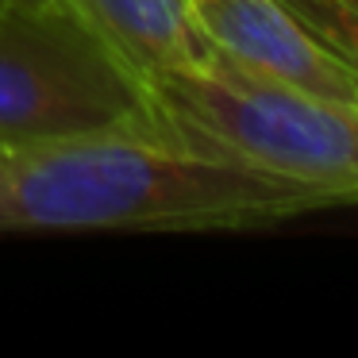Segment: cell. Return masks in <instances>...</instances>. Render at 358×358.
<instances>
[{
	"label": "cell",
	"mask_w": 358,
	"mask_h": 358,
	"mask_svg": "<svg viewBox=\"0 0 358 358\" xmlns=\"http://www.w3.org/2000/svg\"><path fill=\"white\" fill-rule=\"evenodd\" d=\"M331 208L320 193L212 162L147 127H104L0 155V231H224Z\"/></svg>",
	"instance_id": "cell-1"
},
{
	"label": "cell",
	"mask_w": 358,
	"mask_h": 358,
	"mask_svg": "<svg viewBox=\"0 0 358 358\" xmlns=\"http://www.w3.org/2000/svg\"><path fill=\"white\" fill-rule=\"evenodd\" d=\"M147 116L135 127L212 162L293 181L327 204H358V116L350 104L301 93L231 62L212 47L204 62L143 73Z\"/></svg>",
	"instance_id": "cell-2"
},
{
	"label": "cell",
	"mask_w": 358,
	"mask_h": 358,
	"mask_svg": "<svg viewBox=\"0 0 358 358\" xmlns=\"http://www.w3.org/2000/svg\"><path fill=\"white\" fill-rule=\"evenodd\" d=\"M147 116L143 70L70 0L0 4V150Z\"/></svg>",
	"instance_id": "cell-3"
},
{
	"label": "cell",
	"mask_w": 358,
	"mask_h": 358,
	"mask_svg": "<svg viewBox=\"0 0 358 358\" xmlns=\"http://www.w3.org/2000/svg\"><path fill=\"white\" fill-rule=\"evenodd\" d=\"M201 35L247 70L335 104H358V70L347 66L285 0H189Z\"/></svg>",
	"instance_id": "cell-4"
},
{
	"label": "cell",
	"mask_w": 358,
	"mask_h": 358,
	"mask_svg": "<svg viewBox=\"0 0 358 358\" xmlns=\"http://www.w3.org/2000/svg\"><path fill=\"white\" fill-rule=\"evenodd\" d=\"M101 27L143 73L162 66H193L212 55V43L193 24L189 0H70Z\"/></svg>",
	"instance_id": "cell-5"
},
{
	"label": "cell",
	"mask_w": 358,
	"mask_h": 358,
	"mask_svg": "<svg viewBox=\"0 0 358 358\" xmlns=\"http://www.w3.org/2000/svg\"><path fill=\"white\" fill-rule=\"evenodd\" d=\"M347 66L358 70V0H285Z\"/></svg>",
	"instance_id": "cell-6"
},
{
	"label": "cell",
	"mask_w": 358,
	"mask_h": 358,
	"mask_svg": "<svg viewBox=\"0 0 358 358\" xmlns=\"http://www.w3.org/2000/svg\"><path fill=\"white\" fill-rule=\"evenodd\" d=\"M350 108H355V116H358V104H350Z\"/></svg>",
	"instance_id": "cell-7"
},
{
	"label": "cell",
	"mask_w": 358,
	"mask_h": 358,
	"mask_svg": "<svg viewBox=\"0 0 358 358\" xmlns=\"http://www.w3.org/2000/svg\"><path fill=\"white\" fill-rule=\"evenodd\" d=\"M0 4H12V0H0Z\"/></svg>",
	"instance_id": "cell-8"
},
{
	"label": "cell",
	"mask_w": 358,
	"mask_h": 358,
	"mask_svg": "<svg viewBox=\"0 0 358 358\" xmlns=\"http://www.w3.org/2000/svg\"><path fill=\"white\" fill-rule=\"evenodd\" d=\"M0 155H4V150H0Z\"/></svg>",
	"instance_id": "cell-9"
}]
</instances>
